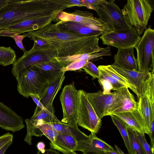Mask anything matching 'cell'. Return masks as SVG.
Instances as JSON below:
<instances>
[{
  "mask_svg": "<svg viewBox=\"0 0 154 154\" xmlns=\"http://www.w3.org/2000/svg\"><path fill=\"white\" fill-rule=\"evenodd\" d=\"M22 35L31 39L45 42L55 51L57 58L92 54L104 48L99 46V36L85 35L69 32L60 28L56 23Z\"/></svg>",
  "mask_w": 154,
  "mask_h": 154,
  "instance_id": "6da1fadb",
  "label": "cell"
},
{
  "mask_svg": "<svg viewBox=\"0 0 154 154\" xmlns=\"http://www.w3.org/2000/svg\"><path fill=\"white\" fill-rule=\"evenodd\" d=\"M67 8L63 0H8L0 8V30L23 20L35 19L48 25Z\"/></svg>",
  "mask_w": 154,
  "mask_h": 154,
  "instance_id": "7a4b0ae2",
  "label": "cell"
},
{
  "mask_svg": "<svg viewBox=\"0 0 154 154\" xmlns=\"http://www.w3.org/2000/svg\"><path fill=\"white\" fill-rule=\"evenodd\" d=\"M88 98L99 118L113 114L131 111L137 109V103L127 88L108 94L99 90L87 93Z\"/></svg>",
  "mask_w": 154,
  "mask_h": 154,
  "instance_id": "3957f363",
  "label": "cell"
},
{
  "mask_svg": "<svg viewBox=\"0 0 154 154\" xmlns=\"http://www.w3.org/2000/svg\"><path fill=\"white\" fill-rule=\"evenodd\" d=\"M114 0H104L101 4L94 7L98 18L106 28L107 32H128L135 30L128 23L122 10Z\"/></svg>",
  "mask_w": 154,
  "mask_h": 154,
  "instance_id": "277c9868",
  "label": "cell"
},
{
  "mask_svg": "<svg viewBox=\"0 0 154 154\" xmlns=\"http://www.w3.org/2000/svg\"><path fill=\"white\" fill-rule=\"evenodd\" d=\"M15 78L18 93L26 98L33 95L39 99L48 83L42 73L32 66L22 69Z\"/></svg>",
  "mask_w": 154,
  "mask_h": 154,
  "instance_id": "5b68a950",
  "label": "cell"
},
{
  "mask_svg": "<svg viewBox=\"0 0 154 154\" xmlns=\"http://www.w3.org/2000/svg\"><path fill=\"white\" fill-rule=\"evenodd\" d=\"M122 10L128 23L140 35L146 29L153 9L149 0H128Z\"/></svg>",
  "mask_w": 154,
  "mask_h": 154,
  "instance_id": "8992f818",
  "label": "cell"
},
{
  "mask_svg": "<svg viewBox=\"0 0 154 154\" xmlns=\"http://www.w3.org/2000/svg\"><path fill=\"white\" fill-rule=\"evenodd\" d=\"M137 52L138 71L154 72V30L149 26L134 47Z\"/></svg>",
  "mask_w": 154,
  "mask_h": 154,
  "instance_id": "52a82bcc",
  "label": "cell"
},
{
  "mask_svg": "<svg viewBox=\"0 0 154 154\" xmlns=\"http://www.w3.org/2000/svg\"><path fill=\"white\" fill-rule=\"evenodd\" d=\"M56 57V51L48 44L40 46L34 42L32 48L17 60L13 65L12 73L15 77L23 69Z\"/></svg>",
  "mask_w": 154,
  "mask_h": 154,
  "instance_id": "ba28073f",
  "label": "cell"
},
{
  "mask_svg": "<svg viewBox=\"0 0 154 154\" xmlns=\"http://www.w3.org/2000/svg\"><path fill=\"white\" fill-rule=\"evenodd\" d=\"M60 100L63 114V118L61 122L78 127L79 91L76 88L74 83L64 86L60 95Z\"/></svg>",
  "mask_w": 154,
  "mask_h": 154,
  "instance_id": "9c48e42d",
  "label": "cell"
},
{
  "mask_svg": "<svg viewBox=\"0 0 154 154\" xmlns=\"http://www.w3.org/2000/svg\"><path fill=\"white\" fill-rule=\"evenodd\" d=\"M79 103L77 124L91 132L97 133L101 125V119L97 115L89 100L87 93L79 90Z\"/></svg>",
  "mask_w": 154,
  "mask_h": 154,
  "instance_id": "30bf717a",
  "label": "cell"
},
{
  "mask_svg": "<svg viewBox=\"0 0 154 154\" xmlns=\"http://www.w3.org/2000/svg\"><path fill=\"white\" fill-rule=\"evenodd\" d=\"M141 37L135 30L128 32H106L100 37L104 45L119 49L134 47Z\"/></svg>",
  "mask_w": 154,
  "mask_h": 154,
  "instance_id": "8fae6325",
  "label": "cell"
},
{
  "mask_svg": "<svg viewBox=\"0 0 154 154\" xmlns=\"http://www.w3.org/2000/svg\"><path fill=\"white\" fill-rule=\"evenodd\" d=\"M56 23L63 30L82 35L100 36L107 31L106 28L102 24H88L60 20H58Z\"/></svg>",
  "mask_w": 154,
  "mask_h": 154,
  "instance_id": "7c38bea8",
  "label": "cell"
},
{
  "mask_svg": "<svg viewBox=\"0 0 154 154\" xmlns=\"http://www.w3.org/2000/svg\"><path fill=\"white\" fill-rule=\"evenodd\" d=\"M0 127L14 133L20 131L25 127L22 118L0 102Z\"/></svg>",
  "mask_w": 154,
  "mask_h": 154,
  "instance_id": "4fadbf2b",
  "label": "cell"
},
{
  "mask_svg": "<svg viewBox=\"0 0 154 154\" xmlns=\"http://www.w3.org/2000/svg\"><path fill=\"white\" fill-rule=\"evenodd\" d=\"M117 72L124 76L135 87L137 90L138 98L143 96L145 92L148 79L152 72L144 73L119 68L111 65Z\"/></svg>",
  "mask_w": 154,
  "mask_h": 154,
  "instance_id": "5bb4252c",
  "label": "cell"
},
{
  "mask_svg": "<svg viewBox=\"0 0 154 154\" xmlns=\"http://www.w3.org/2000/svg\"><path fill=\"white\" fill-rule=\"evenodd\" d=\"M114 149L101 139L98 138L94 132H91L88 137L78 142L76 151L84 153H104L113 151Z\"/></svg>",
  "mask_w": 154,
  "mask_h": 154,
  "instance_id": "9a60e30c",
  "label": "cell"
},
{
  "mask_svg": "<svg viewBox=\"0 0 154 154\" xmlns=\"http://www.w3.org/2000/svg\"><path fill=\"white\" fill-rule=\"evenodd\" d=\"M65 72H63L52 80L48 82L39 97V100L45 108L52 106L55 97L61 88L65 77Z\"/></svg>",
  "mask_w": 154,
  "mask_h": 154,
  "instance_id": "2e32d148",
  "label": "cell"
},
{
  "mask_svg": "<svg viewBox=\"0 0 154 154\" xmlns=\"http://www.w3.org/2000/svg\"><path fill=\"white\" fill-rule=\"evenodd\" d=\"M134 47L118 49L114 56V62L112 65L122 69L138 71L136 59L134 54Z\"/></svg>",
  "mask_w": 154,
  "mask_h": 154,
  "instance_id": "e0dca14e",
  "label": "cell"
},
{
  "mask_svg": "<svg viewBox=\"0 0 154 154\" xmlns=\"http://www.w3.org/2000/svg\"><path fill=\"white\" fill-rule=\"evenodd\" d=\"M60 121L55 115L53 106L43 109L37 106L32 116L30 119L25 120L26 128L35 126L42 123H51Z\"/></svg>",
  "mask_w": 154,
  "mask_h": 154,
  "instance_id": "ac0fdd59",
  "label": "cell"
},
{
  "mask_svg": "<svg viewBox=\"0 0 154 154\" xmlns=\"http://www.w3.org/2000/svg\"><path fill=\"white\" fill-rule=\"evenodd\" d=\"M128 125V127L140 133L147 134L145 124L138 109L133 110L114 114Z\"/></svg>",
  "mask_w": 154,
  "mask_h": 154,
  "instance_id": "d6986e66",
  "label": "cell"
},
{
  "mask_svg": "<svg viewBox=\"0 0 154 154\" xmlns=\"http://www.w3.org/2000/svg\"><path fill=\"white\" fill-rule=\"evenodd\" d=\"M57 18L58 20L64 21H73L88 24H103L98 18L94 17L92 13L78 10L70 13L62 11L58 14Z\"/></svg>",
  "mask_w": 154,
  "mask_h": 154,
  "instance_id": "ffe728a7",
  "label": "cell"
},
{
  "mask_svg": "<svg viewBox=\"0 0 154 154\" xmlns=\"http://www.w3.org/2000/svg\"><path fill=\"white\" fill-rule=\"evenodd\" d=\"M31 66L39 71L45 76L48 82L52 80L62 72L60 69L65 67L57 57L37 63Z\"/></svg>",
  "mask_w": 154,
  "mask_h": 154,
  "instance_id": "44dd1931",
  "label": "cell"
},
{
  "mask_svg": "<svg viewBox=\"0 0 154 154\" xmlns=\"http://www.w3.org/2000/svg\"><path fill=\"white\" fill-rule=\"evenodd\" d=\"M27 134L24 140L29 145L32 144V136L41 137L45 135L50 140L54 141L58 133L50 123H44L36 126L26 128Z\"/></svg>",
  "mask_w": 154,
  "mask_h": 154,
  "instance_id": "7402d4cb",
  "label": "cell"
},
{
  "mask_svg": "<svg viewBox=\"0 0 154 154\" xmlns=\"http://www.w3.org/2000/svg\"><path fill=\"white\" fill-rule=\"evenodd\" d=\"M78 141L72 136L58 133L54 140L51 142L50 145V148L64 154H71L75 151Z\"/></svg>",
  "mask_w": 154,
  "mask_h": 154,
  "instance_id": "603a6c76",
  "label": "cell"
},
{
  "mask_svg": "<svg viewBox=\"0 0 154 154\" xmlns=\"http://www.w3.org/2000/svg\"><path fill=\"white\" fill-rule=\"evenodd\" d=\"M137 109L140 113L145 122L148 134L151 119L154 118V103L145 95L138 98Z\"/></svg>",
  "mask_w": 154,
  "mask_h": 154,
  "instance_id": "cb8c5ba5",
  "label": "cell"
},
{
  "mask_svg": "<svg viewBox=\"0 0 154 154\" xmlns=\"http://www.w3.org/2000/svg\"><path fill=\"white\" fill-rule=\"evenodd\" d=\"M58 134L72 136L80 141L87 138L88 136L75 127L62 122L60 121L50 123Z\"/></svg>",
  "mask_w": 154,
  "mask_h": 154,
  "instance_id": "d4e9b609",
  "label": "cell"
},
{
  "mask_svg": "<svg viewBox=\"0 0 154 154\" xmlns=\"http://www.w3.org/2000/svg\"><path fill=\"white\" fill-rule=\"evenodd\" d=\"M111 55L110 47L107 46L100 51L91 54H83L65 57L58 58L64 64L65 67L75 61L88 60H90L105 56Z\"/></svg>",
  "mask_w": 154,
  "mask_h": 154,
  "instance_id": "484cf974",
  "label": "cell"
},
{
  "mask_svg": "<svg viewBox=\"0 0 154 154\" xmlns=\"http://www.w3.org/2000/svg\"><path fill=\"white\" fill-rule=\"evenodd\" d=\"M97 67L98 69L104 71L112 78L125 85L128 88H130L137 96V93L136 88L130 83L124 76L113 69L111 65H100Z\"/></svg>",
  "mask_w": 154,
  "mask_h": 154,
  "instance_id": "4316f807",
  "label": "cell"
},
{
  "mask_svg": "<svg viewBox=\"0 0 154 154\" xmlns=\"http://www.w3.org/2000/svg\"><path fill=\"white\" fill-rule=\"evenodd\" d=\"M109 116L111 118L113 122L120 132L128 153L134 154L130 143L127 130L128 125L123 121L115 115H110Z\"/></svg>",
  "mask_w": 154,
  "mask_h": 154,
  "instance_id": "83f0119b",
  "label": "cell"
},
{
  "mask_svg": "<svg viewBox=\"0 0 154 154\" xmlns=\"http://www.w3.org/2000/svg\"><path fill=\"white\" fill-rule=\"evenodd\" d=\"M16 60L15 52L11 47H0V65H13Z\"/></svg>",
  "mask_w": 154,
  "mask_h": 154,
  "instance_id": "f1b7e54d",
  "label": "cell"
},
{
  "mask_svg": "<svg viewBox=\"0 0 154 154\" xmlns=\"http://www.w3.org/2000/svg\"><path fill=\"white\" fill-rule=\"evenodd\" d=\"M129 140L134 154H146L140 141L135 135L133 130L128 127Z\"/></svg>",
  "mask_w": 154,
  "mask_h": 154,
  "instance_id": "f546056e",
  "label": "cell"
},
{
  "mask_svg": "<svg viewBox=\"0 0 154 154\" xmlns=\"http://www.w3.org/2000/svg\"><path fill=\"white\" fill-rule=\"evenodd\" d=\"M99 69L100 73V75L99 78L104 79L108 81L111 85L112 87V90L117 91L124 88L127 87L111 77L103 71Z\"/></svg>",
  "mask_w": 154,
  "mask_h": 154,
  "instance_id": "4dcf8cb0",
  "label": "cell"
},
{
  "mask_svg": "<svg viewBox=\"0 0 154 154\" xmlns=\"http://www.w3.org/2000/svg\"><path fill=\"white\" fill-rule=\"evenodd\" d=\"M89 61L88 60H77L70 63L67 66L62 68L60 69L61 72L68 71H74L82 69L88 62Z\"/></svg>",
  "mask_w": 154,
  "mask_h": 154,
  "instance_id": "1f68e13d",
  "label": "cell"
},
{
  "mask_svg": "<svg viewBox=\"0 0 154 154\" xmlns=\"http://www.w3.org/2000/svg\"><path fill=\"white\" fill-rule=\"evenodd\" d=\"M87 74L94 79H98L100 75L99 69L93 63L89 61L82 68Z\"/></svg>",
  "mask_w": 154,
  "mask_h": 154,
  "instance_id": "d6a6232c",
  "label": "cell"
},
{
  "mask_svg": "<svg viewBox=\"0 0 154 154\" xmlns=\"http://www.w3.org/2000/svg\"><path fill=\"white\" fill-rule=\"evenodd\" d=\"M134 133L141 143L146 154H154V148H152L147 142L145 134L134 130Z\"/></svg>",
  "mask_w": 154,
  "mask_h": 154,
  "instance_id": "836d02e7",
  "label": "cell"
},
{
  "mask_svg": "<svg viewBox=\"0 0 154 154\" xmlns=\"http://www.w3.org/2000/svg\"><path fill=\"white\" fill-rule=\"evenodd\" d=\"M154 72H152L148 79L146 91L144 95L148 97L152 104L154 103Z\"/></svg>",
  "mask_w": 154,
  "mask_h": 154,
  "instance_id": "e575fe53",
  "label": "cell"
},
{
  "mask_svg": "<svg viewBox=\"0 0 154 154\" xmlns=\"http://www.w3.org/2000/svg\"><path fill=\"white\" fill-rule=\"evenodd\" d=\"M98 81L100 85L103 87V94H106L110 93L112 87L110 84L107 80L101 78L98 79Z\"/></svg>",
  "mask_w": 154,
  "mask_h": 154,
  "instance_id": "d590c367",
  "label": "cell"
},
{
  "mask_svg": "<svg viewBox=\"0 0 154 154\" xmlns=\"http://www.w3.org/2000/svg\"><path fill=\"white\" fill-rule=\"evenodd\" d=\"M13 136L12 134L6 133L0 136V149L6 143L13 141Z\"/></svg>",
  "mask_w": 154,
  "mask_h": 154,
  "instance_id": "8d00e7d4",
  "label": "cell"
},
{
  "mask_svg": "<svg viewBox=\"0 0 154 154\" xmlns=\"http://www.w3.org/2000/svg\"><path fill=\"white\" fill-rule=\"evenodd\" d=\"M84 5L85 7L88 9H94V6L102 2L104 0H82Z\"/></svg>",
  "mask_w": 154,
  "mask_h": 154,
  "instance_id": "74e56055",
  "label": "cell"
},
{
  "mask_svg": "<svg viewBox=\"0 0 154 154\" xmlns=\"http://www.w3.org/2000/svg\"><path fill=\"white\" fill-rule=\"evenodd\" d=\"M14 40L17 45L23 52L24 54L27 51L25 49L22 42L23 39L25 37L22 35H16L11 37Z\"/></svg>",
  "mask_w": 154,
  "mask_h": 154,
  "instance_id": "f35d334b",
  "label": "cell"
},
{
  "mask_svg": "<svg viewBox=\"0 0 154 154\" xmlns=\"http://www.w3.org/2000/svg\"><path fill=\"white\" fill-rule=\"evenodd\" d=\"M150 139L151 147L154 148V118L151 121L149 131L148 134Z\"/></svg>",
  "mask_w": 154,
  "mask_h": 154,
  "instance_id": "ab89813d",
  "label": "cell"
},
{
  "mask_svg": "<svg viewBox=\"0 0 154 154\" xmlns=\"http://www.w3.org/2000/svg\"><path fill=\"white\" fill-rule=\"evenodd\" d=\"M37 154H60L59 152L54 149L50 148L49 149H45V152L43 153L38 151Z\"/></svg>",
  "mask_w": 154,
  "mask_h": 154,
  "instance_id": "60d3db41",
  "label": "cell"
},
{
  "mask_svg": "<svg viewBox=\"0 0 154 154\" xmlns=\"http://www.w3.org/2000/svg\"><path fill=\"white\" fill-rule=\"evenodd\" d=\"M36 147L38 151L42 153H43L45 152V145L43 142H39L36 145Z\"/></svg>",
  "mask_w": 154,
  "mask_h": 154,
  "instance_id": "b9f144b4",
  "label": "cell"
},
{
  "mask_svg": "<svg viewBox=\"0 0 154 154\" xmlns=\"http://www.w3.org/2000/svg\"><path fill=\"white\" fill-rule=\"evenodd\" d=\"M30 97H31L38 106L42 109L45 108L39 101L38 98L33 95L31 96Z\"/></svg>",
  "mask_w": 154,
  "mask_h": 154,
  "instance_id": "7bdbcfd3",
  "label": "cell"
},
{
  "mask_svg": "<svg viewBox=\"0 0 154 154\" xmlns=\"http://www.w3.org/2000/svg\"><path fill=\"white\" fill-rule=\"evenodd\" d=\"M13 141H10L6 143L0 149V154H4L8 148L12 144Z\"/></svg>",
  "mask_w": 154,
  "mask_h": 154,
  "instance_id": "ee69618b",
  "label": "cell"
},
{
  "mask_svg": "<svg viewBox=\"0 0 154 154\" xmlns=\"http://www.w3.org/2000/svg\"><path fill=\"white\" fill-rule=\"evenodd\" d=\"M105 154H119L117 150H114L112 151H107L104 153Z\"/></svg>",
  "mask_w": 154,
  "mask_h": 154,
  "instance_id": "f6af8a7d",
  "label": "cell"
},
{
  "mask_svg": "<svg viewBox=\"0 0 154 154\" xmlns=\"http://www.w3.org/2000/svg\"><path fill=\"white\" fill-rule=\"evenodd\" d=\"M8 0H0V8L4 5Z\"/></svg>",
  "mask_w": 154,
  "mask_h": 154,
  "instance_id": "bcb514c9",
  "label": "cell"
},
{
  "mask_svg": "<svg viewBox=\"0 0 154 154\" xmlns=\"http://www.w3.org/2000/svg\"><path fill=\"white\" fill-rule=\"evenodd\" d=\"M114 146L119 154H125L117 146L115 145Z\"/></svg>",
  "mask_w": 154,
  "mask_h": 154,
  "instance_id": "7dc6e473",
  "label": "cell"
},
{
  "mask_svg": "<svg viewBox=\"0 0 154 154\" xmlns=\"http://www.w3.org/2000/svg\"><path fill=\"white\" fill-rule=\"evenodd\" d=\"M83 154H105V153H104L93 152L89 153H84Z\"/></svg>",
  "mask_w": 154,
  "mask_h": 154,
  "instance_id": "c3c4849f",
  "label": "cell"
},
{
  "mask_svg": "<svg viewBox=\"0 0 154 154\" xmlns=\"http://www.w3.org/2000/svg\"><path fill=\"white\" fill-rule=\"evenodd\" d=\"M71 154H77V153H76V152H72Z\"/></svg>",
  "mask_w": 154,
  "mask_h": 154,
  "instance_id": "681fc988",
  "label": "cell"
}]
</instances>
